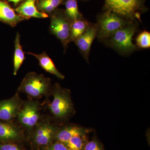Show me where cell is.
Here are the masks:
<instances>
[{
  "label": "cell",
  "instance_id": "cell-1",
  "mask_svg": "<svg viewBox=\"0 0 150 150\" xmlns=\"http://www.w3.org/2000/svg\"><path fill=\"white\" fill-rule=\"evenodd\" d=\"M139 22H131L108 38L103 43L122 56H128L140 50L133 42V37L139 31Z\"/></svg>",
  "mask_w": 150,
  "mask_h": 150
},
{
  "label": "cell",
  "instance_id": "cell-2",
  "mask_svg": "<svg viewBox=\"0 0 150 150\" xmlns=\"http://www.w3.org/2000/svg\"><path fill=\"white\" fill-rule=\"evenodd\" d=\"M103 11L118 14L132 21L142 22L141 15L149 10L145 0H104Z\"/></svg>",
  "mask_w": 150,
  "mask_h": 150
},
{
  "label": "cell",
  "instance_id": "cell-3",
  "mask_svg": "<svg viewBox=\"0 0 150 150\" xmlns=\"http://www.w3.org/2000/svg\"><path fill=\"white\" fill-rule=\"evenodd\" d=\"M133 21L108 11H103L97 16V38L103 42L116 31Z\"/></svg>",
  "mask_w": 150,
  "mask_h": 150
},
{
  "label": "cell",
  "instance_id": "cell-4",
  "mask_svg": "<svg viewBox=\"0 0 150 150\" xmlns=\"http://www.w3.org/2000/svg\"><path fill=\"white\" fill-rule=\"evenodd\" d=\"M52 90L54 99L49 106L51 113L59 120L68 118L74 112L70 91L58 83L54 85Z\"/></svg>",
  "mask_w": 150,
  "mask_h": 150
},
{
  "label": "cell",
  "instance_id": "cell-5",
  "mask_svg": "<svg viewBox=\"0 0 150 150\" xmlns=\"http://www.w3.org/2000/svg\"><path fill=\"white\" fill-rule=\"evenodd\" d=\"M51 88V80L43 74L28 73L22 81L19 90L33 98H40L48 93Z\"/></svg>",
  "mask_w": 150,
  "mask_h": 150
},
{
  "label": "cell",
  "instance_id": "cell-6",
  "mask_svg": "<svg viewBox=\"0 0 150 150\" xmlns=\"http://www.w3.org/2000/svg\"><path fill=\"white\" fill-rule=\"evenodd\" d=\"M50 30L60 40L64 53L71 42V22L65 14L64 10L56 9L51 14Z\"/></svg>",
  "mask_w": 150,
  "mask_h": 150
},
{
  "label": "cell",
  "instance_id": "cell-7",
  "mask_svg": "<svg viewBox=\"0 0 150 150\" xmlns=\"http://www.w3.org/2000/svg\"><path fill=\"white\" fill-rule=\"evenodd\" d=\"M17 117L19 122L25 129L30 130L34 128L40 118L38 103L30 101L25 103Z\"/></svg>",
  "mask_w": 150,
  "mask_h": 150
},
{
  "label": "cell",
  "instance_id": "cell-8",
  "mask_svg": "<svg viewBox=\"0 0 150 150\" xmlns=\"http://www.w3.org/2000/svg\"><path fill=\"white\" fill-rule=\"evenodd\" d=\"M35 128L33 135L34 142L37 145L46 146L51 144L59 129L48 122H38Z\"/></svg>",
  "mask_w": 150,
  "mask_h": 150
},
{
  "label": "cell",
  "instance_id": "cell-9",
  "mask_svg": "<svg viewBox=\"0 0 150 150\" xmlns=\"http://www.w3.org/2000/svg\"><path fill=\"white\" fill-rule=\"evenodd\" d=\"M18 94L10 99L0 101V121H11L17 117L22 107Z\"/></svg>",
  "mask_w": 150,
  "mask_h": 150
},
{
  "label": "cell",
  "instance_id": "cell-10",
  "mask_svg": "<svg viewBox=\"0 0 150 150\" xmlns=\"http://www.w3.org/2000/svg\"><path fill=\"white\" fill-rule=\"evenodd\" d=\"M97 27L96 23H91L84 33L74 42L84 59L89 63L91 48L94 40L97 37Z\"/></svg>",
  "mask_w": 150,
  "mask_h": 150
},
{
  "label": "cell",
  "instance_id": "cell-11",
  "mask_svg": "<svg viewBox=\"0 0 150 150\" xmlns=\"http://www.w3.org/2000/svg\"><path fill=\"white\" fill-rule=\"evenodd\" d=\"M22 137L21 130L11 121H0V143L13 142Z\"/></svg>",
  "mask_w": 150,
  "mask_h": 150
},
{
  "label": "cell",
  "instance_id": "cell-12",
  "mask_svg": "<svg viewBox=\"0 0 150 150\" xmlns=\"http://www.w3.org/2000/svg\"><path fill=\"white\" fill-rule=\"evenodd\" d=\"M91 131V129L81 126H65L62 129H58L55 134L54 138L58 142L64 144L75 136L87 135Z\"/></svg>",
  "mask_w": 150,
  "mask_h": 150
},
{
  "label": "cell",
  "instance_id": "cell-13",
  "mask_svg": "<svg viewBox=\"0 0 150 150\" xmlns=\"http://www.w3.org/2000/svg\"><path fill=\"white\" fill-rule=\"evenodd\" d=\"M27 19L16 13L8 4L0 0V20L15 27L21 22Z\"/></svg>",
  "mask_w": 150,
  "mask_h": 150
},
{
  "label": "cell",
  "instance_id": "cell-14",
  "mask_svg": "<svg viewBox=\"0 0 150 150\" xmlns=\"http://www.w3.org/2000/svg\"><path fill=\"white\" fill-rule=\"evenodd\" d=\"M15 11L18 14L28 19L31 17L46 18L48 16L47 14L38 11L35 5V0H26Z\"/></svg>",
  "mask_w": 150,
  "mask_h": 150
},
{
  "label": "cell",
  "instance_id": "cell-15",
  "mask_svg": "<svg viewBox=\"0 0 150 150\" xmlns=\"http://www.w3.org/2000/svg\"><path fill=\"white\" fill-rule=\"evenodd\" d=\"M27 53L35 57L38 60L40 67L46 71L55 75L57 77L61 79H64V76L56 69L52 59L49 57L46 52H43L40 54H35L30 52Z\"/></svg>",
  "mask_w": 150,
  "mask_h": 150
},
{
  "label": "cell",
  "instance_id": "cell-16",
  "mask_svg": "<svg viewBox=\"0 0 150 150\" xmlns=\"http://www.w3.org/2000/svg\"><path fill=\"white\" fill-rule=\"evenodd\" d=\"M91 23L84 18L72 21L70 30L71 42H74L79 37L83 35Z\"/></svg>",
  "mask_w": 150,
  "mask_h": 150
},
{
  "label": "cell",
  "instance_id": "cell-17",
  "mask_svg": "<svg viewBox=\"0 0 150 150\" xmlns=\"http://www.w3.org/2000/svg\"><path fill=\"white\" fill-rule=\"evenodd\" d=\"M15 51L13 59V75L17 73L24 62L25 57L20 43V35L18 32L14 42Z\"/></svg>",
  "mask_w": 150,
  "mask_h": 150
},
{
  "label": "cell",
  "instance_id": "cell-18",
  "mask_svg": "<svg viewBox=\"0 0 150 150\" xmlns=\"http://www.w3.org/2000/svg\"><path fill=\"white\" fill-rule=\"evenodd\" d=\"M79 0H64L63 4L65 6V14L71 22L83 18L82 14L79 11L78 5Z\"/></svg>",
  "mask_w": 150,
  "mask_h": 150
},
{
  "label": "cell",
  "instance_id": "cell-19",
  "mask_svg": "<svg viewBox=\"0 0 150 150\" xmlns=\"http://www.w3.org/2000/svg\"><path fill=\"white\" fill-rule=\"evenodd\" d=\"M64 0H38L36 7L40 12L51 14L57 9Z\"/></svg>",
  "mask_w": 150,
  "mask_h": 150
},
{
  "label": "cell",
  "instance_id": "cell-20",
  "mask_svg": "<svg viewBox=\"0 0 150 150\" xmlns=\"http://www.w3.org/2000/svg\"><path fill=\"white\" fill-rule=\"evenodd\" d=\"M87 135L75 136L64 144L69 150H84L87 141Z\"/></svg>",
  "mask_w": 150,
  "mask_h": 150
},
{
  "label": "cell",
  "instance_id": "cell-21",
  "mask_svg": "<svg viewBox=\"0 0 150 150\" xmlns=\"http://www.w3.org/2000/svg\"><path fill=\"white\" fill-rule=\"evenodd\" d=\"M136 46L140 49L150 48V32L144 30L140 33L136 38Z\"/></svg>",
  "mask_w": 150,
  "mask_h": 150
},
{
  "label": "cell",
  "instance_id": "cell-22",
  "mask_svg": "<svg viewBox=\"0 0 150 150\" xmlns=\"http://www.w3.org/2000/svg\"><path fill=\"white\" fill-rule=\"evenodd\" d=\"M84 150H104V149L102 144L95 138L87 142Z\"/></svg>",
  "mask_w": 150,
  "mask_h": 150
},
{
  "label": "cell",
  "instance_id": "cell-23",
  "mask_svg": "<svg viewBox=\"0 0 150 150\" xmlns=\"http://www.w3.org/2000/svg\"><path fill=\"white\" fill-rule=\"evenodd\" d=\"M0 150H23L13 142L0 143Z\"/></svg>",
  "mask_w": 150,
  "mask_h": 150
},
{
  "label": "cell",
  "instance_id": "cell-24",
  "mask_svg": "<svg viewBox=\"0 0 150 150\" xmlns=\"http://www.w3.org/2000/svg\"><path fill=\"white\" fill-rule=\"evenodd\" d=\"M45 150H69L63 143L58 142L46 146Z\"/></svg>",
  "mask_w": 150,
  "mask_h": 150
},
{
  "label": "cell",
  "instance_id": "cell-25",
  "mask_svg": "<svg viewBox=\"0 0 150 150\" xmlns=\"http://www.w3.org/2000/svg\"><path fill=\"white\" fill-rule=\"evenodd\" d=\"M9 2L14 3L15 5L18 4L19 3L22 1L23 0H8Z\"/></svg>",
  "mask_w": 150,
  "mask_h": 150
},
{
  "label": "cell",
  "instance_id": "cell-26",
  "mask_svg": "<svg viewBox=\"0 0 150 150\" xmlns=\"http://www.w3.org/2000/svg\"><path fill=\"white\" fill-rule=\"evenodd\" d=\"M81 1H90V0H81Z\"/></svg>",
  "mask_w": 150,
  "mask_h": 150
}]
</instances>
